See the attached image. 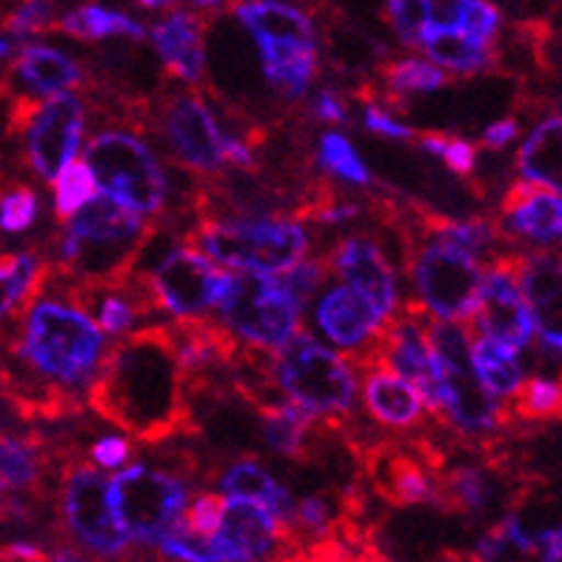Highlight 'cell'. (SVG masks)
Returning <instances> with one entry per match:
<instances>
[{"label": "cell", "instance_id": "1", "mask_svg": "<svg viewBox=\"0 0 562 562\" xmlns=\"http://www.w3.org/2000/svg\"><path fill=\"white\" fill-rule=\"evenodd\" d=\"M89 406L132 440L149 446L198 435L189 378L171 326L132 331L100 357L89 383Z\"/></svg>", "mask_w": 562, "mask_h": 562}, {"label": "cell", "instance_id": "2", "mask_svg": "<svg viewBox=\"0 0 562 562\" xmlns=\"http://www.w3.org/2000/svg\"><path fill=\"white\" fill-rule=\"evenodd\" d=\"M14 351L41 378L83 385L92 383L103 357V331L80 306L35 300V306L23 312V337Z\"/></svg>", "mask_w": 562, "mask_h": 562}, {"label": "cell", "instance_id": "3", "mask_svg": "<svg viewBox=\"0 0 562 562\" xmlns=\"http://www.w3.org/2000/svg\"><path fill=\"white\" fill-rule=\"evenodd\" d=\"M186 246L214 257L217 263L235 266L255 274H280L300 263L308 237L297 223L280 217H198L186 235Z\"/></svg>", "mask_w": 562, "mask_h": 562}, {"label": "cell", "instance_id": "4", "mask_svg": "<svg viewBox=\"0 0 562 562\" xmlns=\"http://www.w3.org/2000/svg\"><path fill=\"white\" fill-rule=\"evenodd\" d=\"M271 374L280 389L314 417H346L355 406V369L300 328L271 357Z\"/></svg>", "mask_w": 562, "mask_h": 562}, {"label": "cell", "instance_id": "5", "mask_svg": "<svg viewBox=\"0 0 562 562\" xmlns=\"http://www.w3.org/2000/svg\"><path fill=\"white\" fill-rule=\"evenodd\" d=\"M86 166L103 194L121 200L137 214H157L166 200V175L155 151L128 132H100L86 149Z\"/></svg>", "mask_w": 562, "mask_h": 562}, {"label": "cell", "instance_id": "6", "mask_svg": "<svg viewBox=\"0 0 562 562\" xmlns=\"http://www.w3.org/2000/svg\"><path fill=\"white\" fill-rule=\"evenodd\" d=\"M442 385V408L463 435H488L499 426V406L480 380L471 355V331L437 321L428 328Z\"/></svg>", "mask_w": 562, "mask_h": 562}, {"label": "cell", "instance_id": "7", "mask_svg": "<svg viewBox=\"0 0 562 562\" xmlns=\"http://www.w3.org/2000/svg\"><path fill=\"white\" fill-rule=\"evenodd\" d=\"M60 517L66 535L94 560L123 557L132 546L109 494V480L94 465L69 460L60 474Z\"/></svg>", "mask_w": 562, "mask_h": 562}, {"label": "cell", "instance_id": "8", "mask_svg": "<svg viewBox=\"0 0 562 562\" xmlns=\"http://www.w3.org/2000/svg\"><path fill=\"white\" fill-rule=\"evenodd\" d=\"M414 246L408 271L417 285L423 306L437 321H463L477 308L483 292V266L469 251L457 249L451 243L423 237Z\"/></svg>", "mask_w": 562, "mask_h": 562}, {"label": "cell", "instance_id": "9", "mask_svg": "<svg viewBox=\"0 0 562 562\" xmlns=\"http://www.w3.org/2000/svg\"><path fill=\"white\" fill-rule=\"evenodd\" d=\"M217 308L228 328L266 351L283 349L297 331L300 308L278 280L266 274H228Z\"/></svg>", "mask_w": 562, "mask_h": 562}, {"label": "cell", "instance_id": "10", "mask_svg": "<svg viewBox=\"0 0 562 562\" xmlns=\"http://www.w3.org/2000/svg\"><path fill=\"white\" fill-rule=\"evenodd\" d=\"M121 526L143 546H157L186 512V483L166 469L128 465L109 480Z\"/></svg>", "mask_w": 562, "mask_h": 562}, {"label": "cell", "instance_id": "11", "mask_svg": "<svg viewBox=\"0 0 562 562\" xmlns=\"http://www.w3.org/2000/svg\"><path fill=\"white\" fill-rule=\"evenodd\" d=\"M426 306L406 303L400 312L389 314V323L378 337V355L389 369L420 392L423 403L435 414L442 412V385L437 357L426 335Z\"/></svg>", "mask_w": 562, "mask_h": 562}, {"label": "cell", "instance_id": "12", "mask_svg": "<svg viewBox=\"0 0 562 562\" xmlns=\"http://www.w3.org/2000/svg\"><path fill=\"white\" fill-rule=\"evenodd\" d=\"M157 123L166 137V149L183 169L200 175H217L223 169V132L217 117L209 112L206 98L194 92L166 98Z\"/></svg>", "mask_w": 562, "mask_h": 562}, {"label": "cell", "instance_id": "13", "mask_svg": "<svg viewBox=\"0 0 562 562\" xmlns=\"http://www.w3.org/2000/svg\"><path fill=\"white\" fill-rule=\"evenodd\" d=\"M471 321H474L471 335L480 331L483 337H492L514 351L528 349L535 323H531L520 280H517V251H499L494 257L492 269L483 278V292H480Z\"/></svg>", "mask_w": 562, "mask_h": 562}, {"label": "cell", "instance_id": "14", "mask_svg": "<svg viewBox=\"0 0 562 562\" xmlns=\"http://www.w3.org/2000/svg\"><path fill=\"white\" fill-rule=\"evenodd\" d=\"M86 106L78 94L60 92L41 103L35 121L26 128V157L37 178L55 180L83 137Z\"/></svg>", "mask_w": 562, "mask_h": 562}, {"label": "cell", "instance_id": "15", "mask_svg": "<svg viewBox=\"0 0 562 562\" xmlns=\"http://www.w3.org/2000/svg\"><path fill=\"white\" fill-rule=\"evenodd\" d=\"M351 454L369 474L374 492L392 503V506H420L431 503L435 480L428 477V469L420 457L406 449H397L383 437H366L351 446Z\"/></svg>", "mask_w": 562, "mask_h": 562}, {"label": "cell", "instance_id": "16", "mask_svg": "<svg viewBox=\"0 0 562 562\" xmlns=\"http://www.w3.org/2000/svg\"><path fill=\"white\" fill-rule=\"evenodd\" d=\"M151 280L166 312L194 317L206 306H217L228 274L209 263L198 249L186 246V249H171L169 257L155 269Z\"/></svg>", "mask_w": 562, "mask_h": 562}, {"label": "cell", "instance_id": "17", "mask_svg": "<svg viewBox=\"0 0 562 562\" xmlns=\"http://www.w3.org/2000/svg\"><path fill=\"white\" fill-rule=\"evenodd\" d=\"M517 280L542 349L562 355V251H517Z\"/></svg>", "mask_w": 562, "mask_h": 562}, {"label": "cell", "instance_id": "18", "mask_svg": "<svg viewBox=\"0 0 562 562\" xmlns=\"http://www.w3.org/2000/svg\"><path fill=\"white\" fill-rule=\"evenodd\" d=\"M314 321L337 349L351 357L366 355L378 342L380 331H383L380 323L385 317L363 292H357L355 285H335L317 300Z\"/></svg>", "mask_w": 562, "mask_h": 562}, {"label": "cell", "instance_id": "19", "mask_svg": "<svg viewBox=\"0 0 562 562\" xmlns=\"http://www.w3.org/2000/svg\"><path fill=\"white\" fill-rule=\"evenodd\" d=\"M499 232L531 243L562 240V194L531 180H517L499 200Z\"/></svg>", "mask_w": 562, "mask_h": 562}, {"label": "cell", "instance_id": "20", "mask_svg": "<svg viewBox=\"0 0 562 562\" xmlns=\"http://www.w3.org/2000/svg\"><path fill=\"white\" fill-rule=\"evenodd\" d=\"M360 371H366L363 383V400L366 408L380 426L389 428H412L420 420L423 397L420 392L408 383L406 378H400L397 371L380 360L378 346L357 360Z\"/></svg>", "mask_w": 562, "mask_h": 562}, {"label": "cell", "instance_id": "21", "mask_svg": "<svg viewBox=\"0 0 562 562\" xmlns=\"http://www.w3.org/2000/svg\"><path fill=\"white\" fill-rule=\"evenodd\" d=\"M331 263L342 278L355 285L357 292L374 303L383 317L397 308V283H394V269L385 260L383 249L369 237H346L331 251Z\"/></svg>", "mask_w": 562, "mask_h": 562}, {"label": "cell", "instance_id": "22", "mask_svg": "<svg viewBox=\"0 0 562 562\" xmlns=\"http://www.w3.org/2000/svg\"><path fill=\"white\" fill-rule=\"evenodd\" d=\"M206 18L189 12H175L164 23L151 29L157 57L164 60V69L171 78L186 83H200L203 78V26Z\"/></svg>", "mask_w": 562, "mask_h": 562}, {"label": "cell", "instance_id": "23", "mask_svg": "<svg viewBox=\"0 0 562 562\" xmlns=\"http://www.w3.org/2000/svg\"><path fill=\"white\" fill-rule=\"evenodd\" d=\"M232 14L255 43H303L314 46V23L306 12L283 0H237Z\"/></svg>", "mask_w": 562, "mask_h": 562}, {"label": "cell", "instance_id": "24", "mask_svg": "<svg viewBox=\"0 0 562 562\" xmlns=\"http://www.w3.org/2000/svg\"><path fill=\"white\" fill-rule=\"evenodd\" d=\"M497 497L499 488L488 469H483V465H454V469L446 471L440 469L431 503L442 512L463 514V517H485L497 506Z\"/></svg>", "mask_w": 562, "mask_h": 562}, {"label": "cell", "instance_id": "25", "mask_svg": "<svg viewBox=\"0 0 562 562\" xmlns=\"http://www.w3.org/2000/svg\"><path fill=\"white\" fill-rule=\"evenodd\" d=\"M442 562H549L540 531H528L517 514L494 522L471 554H442Z\"/></svg>", "mask_w": 562, "mask_h": 562}, {"label": "cell", "instance_id": "26", "mask_svg": "<svg viewBox=\"0 0 562 562\" xmlns=\"http://www.w3.org/2000/svg\"><path fill=\"white\" fill-rule=\"evenodd\" d=\"M9 78L21 80L32 94L52 98V94L69 92V89L83 83V69L64 52L26 43L21 55L14 57L12 66H9Z\"/></svg>", "mask_w": 562, "mask_h": 562}, {"label": "cell", "instance_id": "27", "mask_svg": "<svg viewBox=\"0 0 562 562\" xmlns=\"http://www.w3.org/2000/svg\"><path fill=\"white\" fill-rule=\"evenodd\" d=\"M423 49L428 57L457 75H480L497 69V41L469 35L465 29H426Z\"/></svg>", "mask_w": 562, "mask_h": 562}, {"label": "cell", "instance_id": "28", "mask_svg": "<svg viewBox=\"0 0 562 562\" xmlns=\"http://www.w3.org/2000/svg\"><path fill=\"white\" fill-rule=\"evenodd\" d=\"M517 171L531 183L562 194V114H549L531 128L517 151Z\"/></svg>", "mask_w": 562, "mask_h": 562}, {"label": "cell", "instance_id": "29", "mask_svg": "<svg viewBox=\"0 0 562 562\" xmlns=\"http://www.w3.org/2000/svg\"><path fill=\"white\" fill-rule=\"evenodd\" d=\"M263 75L283 98H303L317 78V49L303 43H260Z\"/></svg>", "mask_w": 562, "mask_h": 562}, {"label": "cell", "instance_id": "30", "mask_svg": "<svg viewBox=\"0 0 562 562\" xmlns=\"http://www.w3.org/2000/svg\"><path fill=\"white\" fill-rule=\"evenodd\" d=\"M66 232L83 240H132L143 235L140 214L109 194H94L66 221Z\"/></svg>", "mask_w": 562, "mask_h": 562}, {"label": "cell", "instance_id": "31", "mask_svg": "<svg viewBox=\"0 0 562 562\" xmlns=\"http://www.w3.org/2000/svg\"><path fill=\"white\" fill-rule=\"evenodd\" d=\"M221 488L228 497L237 499H251V503H260V506L269 508L271 514H278L280 520H292L294 503L292 492L285 488L283 483L271 477L263 465L251 460V457H240L235 463L228 465L221 474Z\"/></svg>", "mask_w": 562, "mask_h": 562}, {"label": "cell", "instance_id": "32", "mask_svg": "<svg viewBox=\"0 0 562 562\" xmlns=\"http://www.w3.org/2000/svg\"><path fill=\"white\" fill-rule=\"evenodd\" d=\"M46 474V460L37 442L0 431V499L14 494H37Z\"/></svg>", "mask_w": 562, "mask_h": 562}, {"label": "cell", "instance_id": "33", "mask_svg": "<svg viewBox=\"0 0 562 562\" xmlns=\"http://www.w3.org/2000/svg\"><path fill=\"white\" fill-rule=\"evenodd\" d=\"M260 417V431L271 451H278L280 457L289 460H308V449H312V428L314 417L297 403H283L278 408L257 414Z\"/></svg>", "mask_w": 562, "mask_h": 562}, {"label": "cell", "instance_id": "34", "mask_svg": "<svg viewBox=\"0 0 562 562\" xmlns=\"http://www.w3.org/2000/svg\"><path fill=\"white\" fill-rule=\"evenodd\" d=\"M52 32H64L75 41H109V37H128V41H143L146 29L128 14L114 12V9L86 3L60 14Z\"/></svg>", "mask_w": 562, "mask_h": 562}, {"label": "cell", "instance_id": "35", "mask_svg": "<svg viewBox=\"0 0 562 562\" xmlns=\"http://www.w3.org/2000/svg\"><path fill=\"white\" fill-rule=\"evenodd\" d=\"M512 403L499 408V426H549L562 420V385L546 378L522 380Z\"/></svg>", "mask_w": 562, "mask_h": 562}, {"label": "cell", "instance_id": "36", "mask_svg": "<svg viewBox=\"0 0 562 562\" xmlns=\"http://www.w3.org/2000/svg\"><path fill=\"white\" fill-rule=\"evenodd\" d=\"M380 80H383V98L394 109L406 106L408 94L437 92L449 86L451 78L435 64H426L420 57H403V60H389L380 66Z\"/></svg>", "mask_w": 562, "mask_h": 562}, {"label": "cell", "instance_id": "37", "mask_svg": "<svg viewBox=\"0 0 562 562\" xmlns=\"http://www.w3.org/2000/svg\"><path fill=\"white\" fill-rule=\"evenodd\" d=\"M474 366L480 371V380L494 397H512L522 383V366L517 360V351L492 340V337H477L474 342Z\"/></svg>", "mask_w": 562, "mask_h": 562}, {"label": "cell", "instance_id": "38", "mask_svg": "<svg viewBox=\"0 0 562 562\" xmlns=\"http://www.w3.org/2000/svg\"><path fill=\"white\" fill-rule=\"evenodd\" d=\"M417 146H420L426 155L437 157L442 164L449 166V171H454L457 178L471 180L474 178V169H477V146L460 135H451V132H442V128H428L414 135Z\"/></svg>", "mask_w": 562, "mask_h": 562}, {"label": "cell", "instance_id": "39", "mask_svg": "<svg viewBox=\"0 0 562 562\" xmlns=\"http://www.w3.org/2000/svg\"><path fill=\"white\" fill-rule=\"evenodd\" d=\"M157 549L164 557L178 562H232V554L217 537L194 535L180 520L160 537Z\"/></svg>", "mask_w": 562, "mask_h": 562}, {"label": "cell", "instance_id": "40", "mask_svg": "<svg viewBox=\"0 0 562 562\" xmlns=\"http://www.w3.org/2000/svg\"><path fill=\"white\" fill-rule=\"evenodd\" d=\"M98 194V180L86 160H69L55 178V217L66 223L71 214Z\"/></svg>", "mask_w": 562, "mask_h": 562}, {"label": "cell", "instance_id": "41", "mask_svg": "<svg viewBox=\"0 0 562 562\" xmlns=\"http://www.w3.org/2000/svg\"><path fill=\"white\" fill-rule=\"evenodd\" d=\"M317 164L326 171L337 175V178L349 180L357 186H371V175L366 169L363 157L357 155V149L349 140L337 132H326L321 137V149H317Z\"/></svg>", "mask_w": 562, "mask_h": 562}, {"label": "cell", "instance_id": "42", "mask_svg": "<svg viewBox=\"0 0 562 562\" xmlns=\"http://www.w3.org/2000/svg\"><path fill=\"white\" fill-rule=\"evenodd\" d=\"M37 217V194L29 186H12V192H0V232L21 235L29 232Z\"/></svg>", "mask_w": 562, "mask_h": 562}, {"label": "cell", "instance_id": "43", "mask_svg": "<svg viewBox=\"0 0 562 562\" xmlns=\"http://www.w3.org/2000/svg\"><path fill=\"white\" fill-rule=\"evenodd\" d=\"M385 14L406 46H420L428 29L426 0H385Z\"/></svg>", "mask_w": 562, "mask_h": 562}, {"label": "cell", "instance_id": "44", "mask_svg": "<svg viewBox=\"0 0 562 562\" xmlns=\"http://www.w3.org/2000/svg\"><path fill=\"white\" fill-rule=\"evenodd\" d=\"M326 260H306V263H294L292 269L280 271L278 283L283 285L285 294L297 303V308H306L312 303L314 292L321 289L326 280Z\"/></svg>", "mask_w": 562, "mask_h": 562}, {"label": "cell", "instance_id": "45", "mask_svg": "<svg viewBox=\"0 0 562 562\" xmlns=\"http://www.w3.org/2000/svg\"><path fill=\"white\" fill-rule=\"evenodd\" d=\"M223 506H226V499L221 494H198L192 503H186V512L180 517L189 531L200 537H214L217 535V528H221V517H223Z\"/></svg>", "mask_w": 562, "mask_h": 562}, {"label": "cell", "instance_id": "46", "mask_svg": "<svg viewBox=\"0 0 562 562\" xmlns=\"http://www.w3.org/2000/svg\"><path fill=\"white\" fill-rule=\"evenodd\" d=\"M94 314H98L100 328L109 331V335H123V331H128V326L137 321V312L132 308V303H128L126 294H123L121 289H106Z\"/></svg>", "mask_w": 562, "mask_h": 562}, {"label": "cell", "instance_id": "47", "mask_svg": "<svg viewBox=\"0 0 562 562\" xmlns=\"http://www.w3.org/2000/svg\"><path fill=\"white\" fill-rule=\"evenodd\" d=\"M463 29L469 35L483 37V41H497L499 35V9L492 0H469Z\"/></svg>", "mask_w": 562, "mask_h": 562}, {"label": "cell", "instance_id": "48", "mask_svg": "<svg viewBox=\"0 0 562 562\" xmlns=\"http://www.w3.org/2000/svg\"><path fill=\"white\" fill-rule=\"evenodd\" d=\"M428 29H463L469 0H426Z\"/></svg>", "mask_w": 562, "mask_h": 562}, {"label": "cell", "instance_id": "49", "mask_svg": "<svg viewBox=\"0 0 562 562\" xmlns=\"http://www.w3.org/2000/svg\"><path fill=\"white\" fill-rule=\"evenodd\" d=\"M363 121H366V128L380 137H389V140H414L412 128L394 121L392 114L383 112L378 103H366Z\"/></svg>", "mask_w": 562, "mask_h": 562}, {"label": "cell", "instance_id": "50", "mask_svg": "<svg viewBox=\"0 0 562 562\" xmlns=\"http://www.w3.org/2000/svg\"><path fill=\"white\" fill-rule=\"evenodd\" d=\"M308 114H312L314 121L349 123L346 103H342V98L335 92V89H321V92L314 94L312 103H308Z\"/></svg>", "mask_w": 562, "mask_h": 562}, {"label": "cell", "instance_id": "51", "mask_svg": "<svg viewBox=\"0 0 562 562\" xmlns=\"http://www.w3.org/2000/svg\"><path fill=\"white\" fill-rule=\"evenodd\" d=\"M132 457V446L126 437H100L92 446V460L100 469H121Z\"/></svg>", "mask_w": 562, "mask_h": 562}, {"label": "cell", "instance_id": "52", "mask_svg": "<svg viewBox=\"0 0 562 562\" xmlns=\"http://www.w3.org/2000/svg\"><path fill=\"white\" fill-rule=\"evenodd\" d=\"M520 135V121L517 117H503V121L492 123V126L483 132V146L488 151H503L508 143L517 140Z\"/></svg>", "mask_w": 562, "mask_h": 562}, {"label": "cell", "instance_id": "53", "mask_svg": "<svg viewBox=\"0 0 562 562\" xmlns=\"http://www.w3.org/2000/svg\"><path fill=\"white\" fill-rule=\"evenodd\" d=\"M540 540H542V549H546V560L562 562V526L540 531Z\"/></svg>", "mask_w": 562, "mask_h": 562}, {"label": "cell", "instance_id": "54", "mask_svg": "<svg viewBox=\"0 0 562 562\" xmlns=\"http://www.w3.org/2000/svg\"><path fill=\"white\" fill-rule=\"evenodd\" d=\"M26 562H86V560L80 554H75V551L60 549V551H55V554H41V557H35V560H26Z\"/></svg>", "mask_w": 562, "mask_h": 562}, {"label": "cell", "instance_id": "55", "mask_svg": "<svg viewBox=\"0 0 562 562\" xmlns=\"http://www.w3.org/2000/svg\"><path fill=\"white\" fill-rule=\"evenodd\" d=\"M94 3H98V7H106V9H128L132 7V3H137V0H94Z\"/></svg>", "mask_w": 562, "mask_h": 562}, {"label": "cell", "instance_id": "56", "mask_svg": "<svg viewBox=\"0 0 562 562\" xmlns=\"http://www.w3.org/2000/svg\"><path fill=\"white\" fill-rule=\"evenodd\" d=\"M137 3H140L143 9H169L175 7L178 0H137Z\"/></svg>", "mask_w": 562, "mask_h": 562}, {"label": "cell", "instance_id": "57", "mask_svg": "<svg viewBox=\"0 0 562 562\" xmlns=\"http://www.w3.org/2000/svg\"><path fill=\"white\" fill-rule=\"evenodd\" d=\"M289 562H312V560H308V557H306V549H303V554H300L297 560H289Z\"/></svg>", "mask_w": 562, "mask_h": 562}]
</instances>
